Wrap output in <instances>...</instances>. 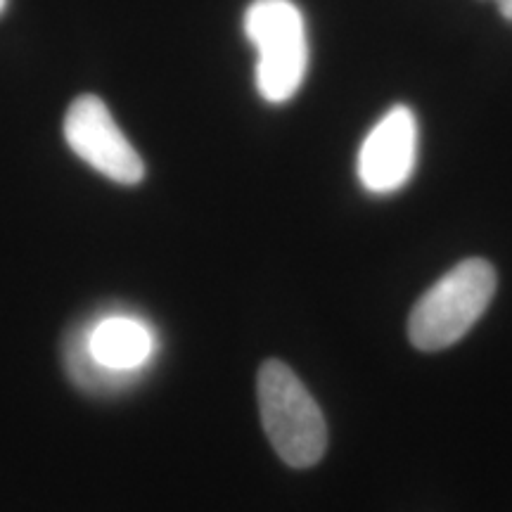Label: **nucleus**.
I'll use <instances>...</instances> for the list:
<instances>
[{"instance_id":"1","label":"nucleus","mask_w":512,"mask_h":512,"mask_svg":"<svg viewBox=\"0 0 512 512\" xmlns=\"http://www.w3.org/2000/svg\"><path fill=\"white\" fill-rule=\"evenodd\" d=\"M157 337L150 325L128 313H110L74 330L67 339V368L88 392H119L150 366Z\"/></svg>"},{"instance_id":"2","label":"nucleus","mask_w":512,"mask_h":512,"mask_svg":"<svg viewBox=\"0 0 512 512\" xmlns=\"http://www.w3.org/2000/svg\"><path fill=\"white\" fill-rule=\"evenodd\" d=\"M496 268L484 259H465L415 302L408 337L420 351H441L460 342L484 316L496 294Z\"/></svg>"},{"instance_id":"3","label":"nucleus","mask_w":512,"mask_h":512,"mask_svg":"<svg viewBox=\"0 0 512 512\" xmlns=\"http://www.w3.org/2000/svg\"><path fill=\"white\" fill-rule=\"evenodd\" d=\"M256 396L275 453L297 470L316 465L328 448V425L294 370L283 361H266L256 377Z\"/></svg>"},{"instance_id":"4","label":"nucleus","mask_w":512,"mask_h":512,"mask_svg":"<svg viewBox=\"0 0 512 512\" xmlns=\"http://www.w3.org/2000/svg\"><path fill=\"white\" fill-rule=\"evenodd\" d=\"M245 34L259 53L256 88L280 105L294 98L309 69L304 15L292 0H254L245 12Z\"/></svg>"},{"instance_id":"5","label":"nucleus","mask_w":512,"mask_h":512,"mask_svg":"<svg viewBox=\"0 0 512 512\" xmlns=\"http://www.w3.org/2000/svg\"><path fill=\"white\" fill-rule=\"evenodd\" d=\"M64 140L76 157L114 183L138 185L145 178L143 159L98 95H81L69 105Z\"/></svg>"},{"instance_id":"6","label":"nucleus","mask_w":512,"mask_h":512,"mask_svg":"<svg viewBox=\"0 0 512 512\" xmlns=\"http://www.w3.org/2000/svg\"><path fill=\"white\" fill-rule=\"evenodd\" d=\"M418 159V121L396 105L373 126L358 152V181L373 195H392L411 181Z\"/></svg>"},{"instance_id":"7","label":"nucleus","mask_w":512,"mask_h":512,"mask_svg":"<svg viewBox=\"0 0 512 512\" xmlns=\"http://www.w3.org/2000/svg\"><path fill=\"white\" fill-rule=\"evenodd\" d=\"M498 10H501V15L505 19H510L512 22V0H498Z\"/></svg>"},{"instance_id":"8","label":"nucleus","mask_w":512,"mask_h":512,"mask_svg":"<svg viewBox=\"0 0 512 512\" xmlns=\"http://www.w3.org/2000/svg\"><path fill=\"white\" fill-rule=\"evenodd\" d=\"M5 5H8V0H0V15H3V10H5Z\"/></svg>"}]
</instances>
